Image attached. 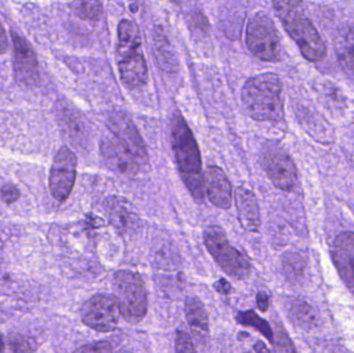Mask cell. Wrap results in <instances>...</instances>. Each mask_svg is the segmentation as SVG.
Listing matches in <instances>:
<instances>
[{"label": "cell", "instance_id": "27", "mask_svg": "<svg viewBox=\"0 0 354 353\" xmlns=\"http://www.w3.org/2000/svg\"><path fill=\"white\" fill-rule=\"evenodd\" d=\"M2 201L6 204H12L20 196L18 188L12 184H6L0 190Z\"/></svg>", "mask_w": 354, "mask_h": 353}, {"label": "cell", "instance_id": "36", "mask_svg": "<svg viewBox=\"0 0 354 353\" xmlns=\"http://www.w3.org/2000/svg\"><path fill=\"white\" fill-rule=\"evenodd\" d=\"M172 2H174V3H181V2L185 1V0H171Z\"/></svg>", "mask_w": 354, "mask_h": 353}, {"label": "cell", "instance_id": "22", "mask_svg": "<svg viewBox=\"0 0 354 353\" xmlns=\"http://www.w3.org/2000/svg\"><path fill=\"white\" fill-rule=\"evenodd\" d=\"M282 267L287 279L293 283H297L304 279L307 265L301 254L288 252L283 256Z\"/></svg>", "mask_w": 354, "mask_h": 353}, {"label": "cell", "instance_id": "26", "mask_svg": "<svg viewBox=\"0 0 354 353\" xmlns=\"http://www.w3.org/2000/svg\"><path fill=\"white\" fill-rule=\"evenodd\" d=\"M176 352H196L195 346L189 334L183 331H177L176 336Z\"/></svg>", "mask_w": 354, "mask_h": 353}, {"label": "cell", "instance_id": "25", "mask_svg": "<svg viewBox=\"0 0 354 353\" xmlns=\"http://www.w3.org/2000/svg\"><path fill=\"white\" fill-rule=\"evenodd\" d=\"M129 211L126 207L122 205H115L112 207L111 209V220L113 222L114 225L118 228H127L129 227L130 224L131 218L129 215Z\"/></svg>", "mask_w": 354, "mask_h": 353}, {"label": "cell", "instance_id": "12", "mask_svg": "<svg viewBox=\"0 0 354 353\" xmlns=\"http://www.w3.org/2000/svg\"><path fill=\"white\" fill-rule=\"evenodd\" d=\"M101 153L106 166L111 171L129 178L138 173L140 164L118 139L110 137L104 139L101 143Z\"/></svg>", "mask_w": 354, "mask_h": 353}, {"label": "cell", "instance_id": "17", "mask_svg": "<svg viewBox=\"0 0 354 353\" xmlns=\"http://www.w3.org/2000/svg\"><path fill=\"white\" fill-rule=\"evenodd\" d=\"M62 126L73 144L86 149L91 145V131L84 116L79 112L66 110L62 116Z\"/></svg>", "mask_w": 354, "mask_h": 353}, {"label": "cell", "instance_id": "1", "mask_svg": "<svg viewBox=\"0 0 354 353\" xmlns=\"http://www.w3.org/2000/svg\"><path fill=\"white\" fill-rule=\"evenodd\" d=\"M274 12L306 59L324 60L328 54L326 44L306 12L303 0H272Z\"/></svg>", "mask_w": 354, "mask_h": 353}, {"label": "cell", "instance_id": "18", "mask_svg": "<svg viewBox=\"0 0 354 353\" xmlns=\"http://www.w3.org/2000/svg\"><path fill=\"white\" fill-rule=\"evenodd\" d=\"M334 45L341 68L349 76L354 77V27L340 29L335 37Z\"/></svg>", "mask_w": 354, "mask_h": 353}, {"label": "cell", "instance_id": "32", "mask_svg": "<svg viewBox=\"0 0 354 353\" xmlns=\"http://www.w3.org/2000/svg\"><path fill=\"white\" fill-rule=\"evenodd\" d=\"M214 289H216V292L221 294H230L231 292V285L229 284V282L225 279H220L218 281H216L214 285Z\"/></svg>", "mask_w": 354, "mask_h": 353}, {"label": "cell", "instance_id": "28", "mask_svg": "<svg viewBox=\"0 0 354 353\" xmlns=\"http://www.w3.org/2000/svg\"><path fill=\"white\" fill-rule=\"evenodd\" d=\"M76 352H113L111 343L109 342H97V343L85 345L83 347L78 348Z\"/></svg>", "mask_w": 354, "mask_h": 353}, {"label": "cell", "instance_id": "29", "mask_svg": "<svg viewBox=\"0 0 354 353\" xmlns=\"http://www.w3.org/2000/svg\"><path fill=\"white\" fill-rule=\"evenodd\" d=\"M274 345L276 346L277 352H295V350L292 344H291L290 340L287 338L286 334L283 333V332L277 335Z\"/></svg>", "mask_w": 354, "mask_h": 353}, {"label": "cell", "instance_id": "21", "mask_svg": "<svg viewBox=\"0 0 354 353\" xmlns=\"http://www.w3.org/2000/svg\"><path fill=\"white\" fill-rule=\"evenodd\" d=\"M288 316L293 325L301 330H311L317 323L314 309L301 298H293L289 303Z\"/></svg>", "mask_w": 354, "mask_h": 353}, {"label": "cell", "instance_id": "31", "mask_svg": "<svg viewBox=\"0 0 354 353\" xmlns=\"http://www.w3.org/2000/svg\"><path fill=\"white\" fill-rule=\"evenodd\" d=\"M256 302H257L258 308L262 312H266L270 307V298L266 292H258L257 298H256Z\"/></svg>", "mask_w": 354, "mask_h": 353}, {"label": "cell", "instance_id": "24", "mask_svg": "<svg viewBox=\"0 0 354 353\" xmlns=\"http://www.w3.org/2000/svg\"><path fill=\"white\" fill-rule=\"evenodd\" d=\"M70 4L73 12L83 20H97L103 10L102 0H70Z\"/></svg>", "mask_w": 354, "mask_h": 353}, {"label": "cell", "instance_id": "13", "mask_svg": "<svg viewBox=\"0 0 354 353\" xmlns=\"http://www.w3.org/2000/svg\"><path fill=\"white\" fill-rule=\"evenodd\" d=\"M332 257L341 279L354 294V233L342 232L333 242Z\"/></svg>", "mask_w": 354, "mask_h": 353}, {"label": "cell", "instance_id": "11", "mask_svg": "<svg viewBox=\"0 0 354 353\" xmlns=\"http://www.w3.org/2000/svg\"><path fill=\"white\" fill-rule=\"evenodd\" d=\"M107 126L116 139L136 158L140 165L149 163L145 141L132 118L122 111H112L107 117Z\"/></svg>", "mask_w": 354, "mask_h": 353}, {"label": "cell", "instance_id": "14", "mask_svg": "<svg viewBox=\"0 0 354 353\" xmlns=\"http://www.w3.org/2000/svg\"><path fill=\"white\" fill-rule=\"evenodd\" d=\"M203 189L208 200L221 209H230L232 189L225 172L218 166H210L204 172Z\"/></svg>", "mask_w": 354, "mask_h": 353}, {"label": "cell", "instance_id": "6", "mask_svg": "<svg viewBox=\"0 0 354 353\" xmlns=\"http://www.w3.org/2000/svg\"><path fill=\"white\" fill-rule=\"evenodd\" d=\"M204 245L216 265L235 280L247 279L251 265L243 253L231 246L226 233L218 226H210L204 231Z\"/></svg>", "mask_w": 354, "mask_h": 353}, {"label": "cell", "instance_id": "35", "mask_svg": "<svg viewBox=\"0 0 354 353\" xmlns=\"http://www.w3.org/2000/svg\"><path fill=\"white\" fill-rule=\"evenodd\" d=\"M3 342H2L1 338H0V352L3 350Z\"/></svg>", "mask_w": 354, "mask_h": 353}, {"label": "cell", "instance_id": "3", "mask_svg": "<svg viewBox=\"0 0 354 353\" xmlns=\"http://www.w3.org/2000/svg\"><path fill=\"white\" fill-rule=\"evenodd\" d=\"M171 145L177 166L185 186L195 198L203 197L202 161L197 141L179 112L171 120Z\"/></svg>", "mask_w": 354, "mask_h": 353}, {"label": "cell", "instance_id": "4", "mask_svg": "<svg viewBox=\"0 0 354 353\" xmlns=\"http://www.w3.org/2000/svg\"><path fill=\"white\" fill-rule=\"evenodd\" d=\"M116 62L120 80L127 88H138L147 82L149 68L142 51L140 32L137 25L127 19L118 24Z\"/></svg>", "mask_w": 354, "mask_h": 353}, {"label": "cell", "instance_id": "2", "mask_svg": "<svg viewBox=\"0 0 354 353\" xmlns=\"http://www.w3.org/2000/svg\"><path fill=\"white\" fill-rule=\"evenodd\" d=\"M241 101L250 116L259 122H280L284 116L282 83L276 74L252 77L243 85Z\"/></svg>", "mask_w": 354, "mask_h": 353}, {"label": "cell", "instance_id": "23", "mask_svg": "<svg viewBox=\"0 0 354 353\" xmlns=\"http://www.w3.org/2000/svg\"><path fill=\"white\" fill-rule=\"evenodd\" d=\"M236 321L243 327H251L262 334L270 343L274 344V336L268 321L258 316L253 310L237 313Z\"/></svg>", "mask_w": 354, "mask_h": 353}, {"label": "cell", "instance_id": "33", "mask_svg": "<svg viewBox=\"0 0 354 353\" xmlns=\"http://www.w3.org/2000/svg\"><path fill=\"white\" fill-rule=\"evenodd\" d=\"M8 48V39L6 29L0 21V54H3Z\"/></svg>", "mask_w": 354, "mask_h": 353}, {"label": "cell", "instance_id": "15", "mask_svg": "<svg viewBox=\"0 0 354 353\" xmlns=\"http://www.w3.org/2000/svg\"><path fill=\"white\" fill-rule=\"evenodd\" d=\"M15 70L17 76L25 83H33L39 76L37 56L24 37L12 32Z\"/></svg>", "mask_w": 354, "mask_h": 353}, {"label": "cell", "instance_id": "8", "mask_svg": "<svg viewBox=\"0 0 354 353\" xmlns=\"http://www.w3.org/2000/svg\"><path fill=\"white\" fill-rule=\"evenodd\" d=\"M262 166L270 182L280 190H295L297 170L286 151L276 143H268L262 151Z\"/></svg>", "mask_w": 354, "mask_h": 353}, {"label": "cell", "instance_id": "5", "mask_svg": "<svg viewBox=\"0 0 354 353\" xmlns=\"http://www.w3.org/2000/svg\"><path fill=\"white\" fill-rule=\"evenodd\" d=\"M113 298L124 321L132 325L140 323L147 312V294L139 274L120 269L112 279Z\"/></svg>", "mask_w": 354, "mask_h": 353}, {"label": "cell", "instance_id": "7", "mask_svg": "<svg viewBox=\"0 0 354 353\" xmlns=\"http://www.w3.org/2000/svg\"><path fill=\"white\" fill-rule=\"evenodd\" d=\"M245 44L255 57L263 61L280 60L282 44L274 21L266 12H258L250 19L245 29Z\"/></svg>", "mask_w": 354, "mask_h": 353}, {"label": "cell", "instance_id": "10", "mask_svg": "<svg viewBox=\"0 0 354 353\" xmlns=\"http://www.w3.org/2000/svg\"><path fill=\"white\" fill-rule=\"evenodd\" d=\"M77 173V158L68 147H62L56 153L49 175L52 196L58 202H64L74 188Z\"/></svg>", "mask_w": 354, "mask_h": 353}, {"label": "cell", "instance_id": "16", "mask_svg": "<svg viewBox=\"0 0 354 353\" xmlns=\"http://www.w3.org/2000/svg\"><path fill=\"white\" fill-rule=\"evenodd\" d=\"M235 203L239 211V221L248 232H257L260 228V209L255 194L245 187L235 190Z\"/></svg>", "mask_w": 354, "mask_h": 353}, {"label": "cell", "instance_id": "30", "mask_svg": "<svg viewBox=\"0 0 354 353\" xmlns=\"http://www.w3.org/2000/svg\"><path fill=\"white\" fill-rule=\"evenodd\" d=\"M10 346H12V350L14 352H31V350H33L32 344L27 341L26 339H22V338H18V339L15 338Z\"/></svg>", "mask_w": 354, "mask_h": 353}, {"label": "cell", "instance_id": "34", "mask_svg": "<svg viewBox=\"0 0 354 353\" xmlns=\"http://www.w3.org/2000/svg\"><path fill=\"white\" fill-rule=\"evenodd\" d=\"M254 350H255V352H270V350H268V348H266V346L264 345V344L262 343V342H258V343L256 344L255 347H254Z\"/></svg>", "mask_w": 354, "mask_h": 353}, {"label": "cell", "instance_id": "9", "mask_svg": "<svg viewBox=\"0 0 354 353\" xmlns=\"http://www.w3.org/2000/svg\"><path fill=\"white\" fill-rule=\"evenodd\" d=\"M120 309L113 296L97 294L84 303L81 317L85 325L101 333L114 331L120 323Z\"/></svg>", "mask_w": 354, "mask_h": 353}, {"label": "cell", "instance_id": "20", "mask_svg": "<svg viewBox=\"0 0 354 353\" xmlns=\"http://www.w3.org/2000/svg\"><path fill=\"white\" fill-rule=\"evenodd\" d=\"M151 41H153L156 58L159 61L160 66L166 70H176V54H174L167 35L163 32V30L160 28H156L155 31H153V35H151Z\"/></svg>", "mask_w": 354, "mask_h": 353}, {"label": "cell", "instance_id": "19", "mask_svg": "<svg viewBox=\"0 0 354 353\" xmlns=\"http://www.w3.org/2000/svg\"><path fill=\"white\" fill-rule=\"evenodd\" d=\"M185 311L187 323L194 335L200 340L207 338L209 325H208L207 313L201 300L195 296L187 298L185 300Z\"/></svg>", "mask_w": 354, "mask_h": 353}]
</instances>
